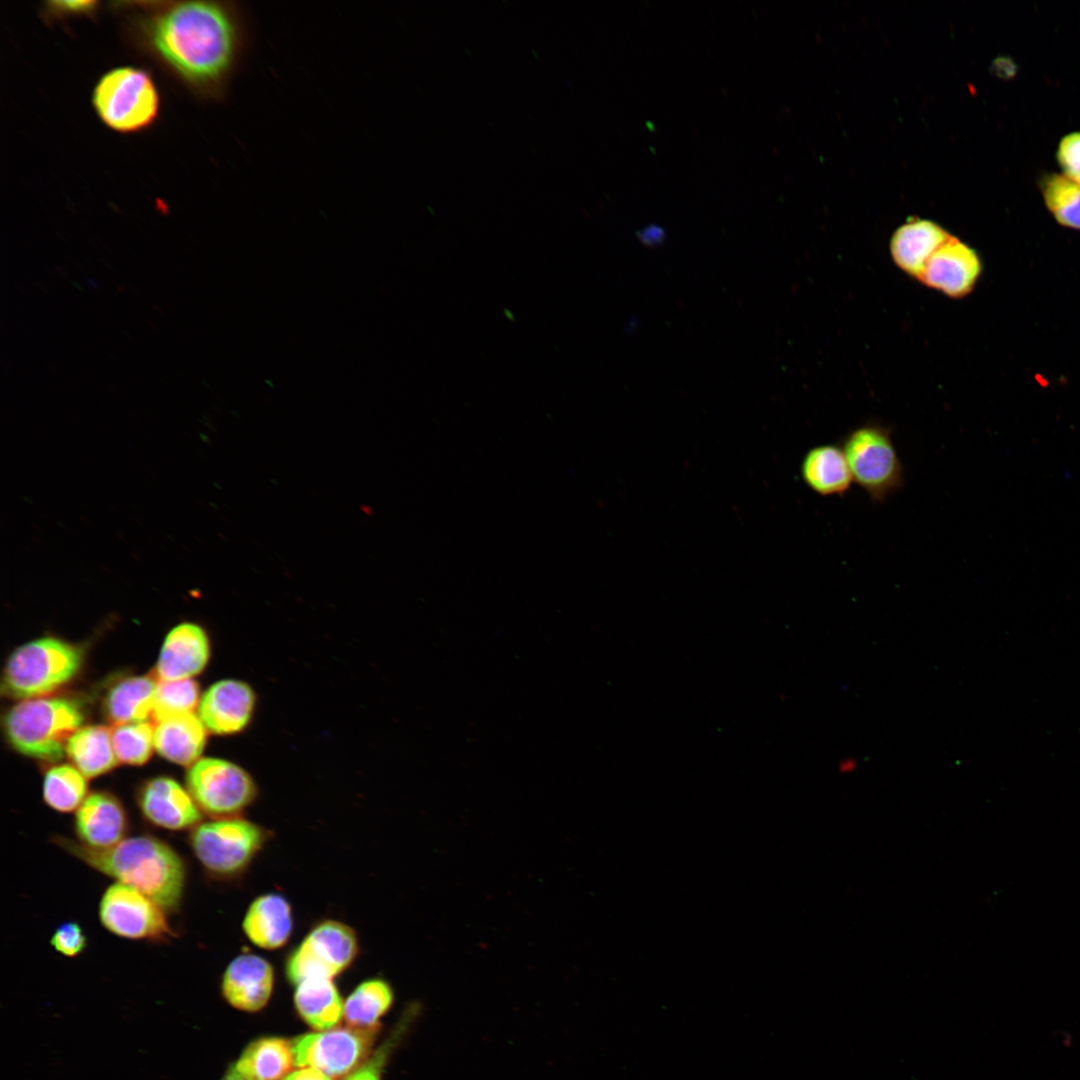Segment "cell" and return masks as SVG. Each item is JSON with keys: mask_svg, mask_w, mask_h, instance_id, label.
Listing matches in <instances>:
<instances>
[{"mask_svg": "<svg viewBox=\"0 0 1080 1080\" xmlns=\"http://www.w3.org/2000/svg\"><path fill=\"white\" fill-rule=\"evenodd\" d=\"M266 840L263 827L239 817L200 822L188 836L189 846L201 866L219 879L244 872Z\"/></svg>", "mask_w": 1080, "mask_h": 1080, "instance_id": "obj_7", "label": "cell"}, {"mask_svg": "<svg viewBox=\"0 0 1080 1080\" xmlns=\"http://www.w3.org/2000/svg\"><path fill=\"white\" fill-rule=\"evenodd\" d=\"M84 720L80 704L67 697L22 700L4 718V730L19 753L46 762L60 760Z\"/></svg>", "mask_w": 1080, "mask_h": 1080, "instance_id": "obj_3", "label": "cell"}, {"mask_svg": "<svg viewBox=\"0 0 1080 1080\" xmlns=\"http://www.w3.org/2000/svg\"><path fill=\"white\" fill-rule=\"evenodd\" d=\"M274 969L263 957L241 954L226 967L221 991L233 1007L254 1012L263 1008L271 997Z\"/></svg>", "mask_w": 1080, "mask_h": 1080, "instance_id": "obj_16", "label": "cell"}, {"mask_svg": "<svg viewBox=\"0 0 1080 1080\" xmlns=\"http://www.w3.org/2000/svg\"><path fill=\"white\" fill-rule=\"evenodd\" d=\"M125 38L194 96H226L248 43L246 16L232 1L115 2Z\"/></svg>", "mask_w": 1080, "mask_h": 1080, "instance_id": "obj_1", "label": "cell"}, {"mask_svg": "<svg viewBox=\"0 0 1080 1080\" xmlns=\"http://www.w3.org/2000/svg\"><path fill=\"white\" fill-rule=\"evenodd\" d=\"M82 651L60 639L45 637L16 649L4 669L2 689L10 698L44 697L69 682L79 671Z\"/></svg>", "mask_w": 1080, "mask_h": 1080, "instance_id": "obj_4", "label": "cell"}, {"mask_svg": "<svg viewBox=\"0 0 1080 1080\" xmlns=\"http://www.w3.org/2000/svg\"><path fill=\"white\" fill-rule=\"evenodd\" d=\"M186 787L200 811L213 819L236 817L257 794L254 780L243 768L211 757L191 765Z\"/></svg>", "mask_w": 1080, "mask_h": 1080, "instance_id": "obj_8", "label": "cell"}, {"mask_svg": "<svg viewBox=\"0 0 1080 1080\" xmlns=\"http://www.w3.org/2000/svg\"><path fill=\"white\" fill-rule=\"evenodd\" d=\"M129 819L125 807L112 793L88 794L75 812L77 841L93 849H106L126 838Z\"/></svg>", "mask_w": 1080, "mask_h": 1080, "instance_id": "obj_15", "label": "cell"}, {"mask_svg": "<svg viewBox=\"0 0 1080 1080\" xmlns=\"http://www.w3.org/2000/svg\"><path fill=\"white\" fill-rule=\"evenodd\" d=\"M199 686L190 679L160 680L157 682L152 721L177 714L193 712L200 702Z\"/></svg>", "mask_w": 1080, "mask_h": 1080, "instance_id": "obj_30", "label": "cell"}, {"mask_svg": "<svg viewBox=\"0 0 1080 1080\" xmlns=\"http://www.w3.org/2000/svg\"><path fill=\"white\" fill-rule=\"evenodd\" d=\"M242 929L255 946L276 950L283 947L293 931V914L288 900L277 893L257 897L248 907Z\"/></svg>", "mask_w": 1080, "mask_h": 1080, "instance_id": "obj_18", "label": "cell"}, {"mask_svg": "<svg viewBox=\"0 0 1080 1080\" xmlns=\"http://www.w3.org/2000/svg\"><path fill=\"white\" fill-rule=\"evenodd\" d=\"M91 101L103 124L122 134L151 127L160 110V94L151 74L133 66L104 73L93 88Z\"/></svg>", "mask_w": 1080, "mask_h": 1080, "instance_id": "obj_5", "label": "cell"}, {"mask_svg": "<svg viewBox=\"0 0 1080 1080\" xmlns=\"http://www.w3.org/2000/svg\"><path fill=\"white\" fill-rule=\"evenodd\" d=\"M255 703V693L250 685L235 679L221 680L201 696L197 715L214 734H236L251 721Z\"/></svg>", "mask_w": 1080, "mask_h": 1080, "instance_id": "obj_14", "label": "cell"}, {"mask_svg": "<svg viewBox=\"0 0 1080 1080\" xmlns=\"http://www.w3.org/2000/svg\"><path fill=\"white\" fill-rule=\"evenodd\" d=\"M640 239L647 244H655L664 237V230L658 225L651 224L638 232Z\"/></svg>", "mask_w": 1080, "mask_h": 1080, "instance_id": "obj_36", "label": "cell"}, {"mask_svg": "<svg viewBox=\"0 0 1080 1080\" xmlns=\"http://www.w3.org/2000/svg\"><path fill=\"white\" fill-rule=\"evenodd\" d=\"M154 731L149 721L115 724L111 739L117 760L130 765L147 762L154 747Z\"/></svg>", "mask_w": 1080, "mask_h": 1080, "instance_id": "obj_29", "label": "cell"}, {"mask_svg": "<svg viewBox=\"0 0 1080 1080\" xmlns=\"http://www.w3.org/2000/svg\"><path fill=\"white\" fill-rule=\"evenodd\" d=\"M51 841L94 870L138 889L167 913L180 908L187 868L181 855L165 841L137 835L106 849H93L62 835Z\"/></svg>", "mask_w": 1080, "mask_h": 1080, "instance_id": "obj_2", "label": "cell"}, {"mask_svg": "<svg viewBox=\"0 0 1080 1080\" xmlns=\"http://www.w3.org/2000/svg\"><path fill=\"white\" fill-rule=\"evenodd\" d=\"M800 473L806 486L819 496H845L853 483L840 444L817 445L804 455Z\"/></svg>", "mask_w": 1080, "mask_h": 1080, "instance_id": "obj_20", "label": "cell"}, {"mask_svg": "<svg viewBox=\"0 0 1080 1080\" xmlns=\"http://www.w3.org/2000/svg\"><path fill=\"white\" fill-rule=\"evenodd\" d=\"M157 682L151 676H132L116 683L107 693L104 708L115 724L152 719Z\"/></svg>", "mask_w": 1080, "mask_h": 1080, "instance_id": "obj_23", "label": "cell"}, {"mask_svg": "<svg viewBox=\"0 0 1080 1080\" xmlns=\"http://www.w3.org/2000/svg\"><path fill=\"white\" fill-rule=\"evenodd\" d=\"M294 1002L300 1016L316 1030L333 1029L344 1016V1003L328 978H308L296 984Z\"/></svg>", "mask_w": 1080, "mask_h": 1080, "instance_id": "obj_22", "label": "cell"}, {"mask_svg": "<svg viewBox=\"0 0 1080 1080\" xmlns=\"http://www.w3.org/2000/svg\"><path fill=\"white\" fill-rule=\"evenodd\" d=\"M1044 203L1062 226L1080 230V184L1063 174L1049 173L1040 180Z\"/></svg>", "mask_w": 1080, "mask_h": 1080, "instance_id": "obj_28", "label": "cell"}, {"mask_svg": "<svg viewBox=\"0 0 1080 1080\" xmlns=\"http://www.w3.org/2000/svg\"><path fill=\"white\" fill-rule=\"evenodd\" d=\"M210 657V643L204 629L181 623L167 634L156 664L159 680L190 679L199 674Z\"/></svg>", "mask_w": 1080, "mask_h": 1080, "instance_id": "obj_17", "label": "cell"}, {"mask_svg": "<svg viewBox=\"0 0 1080 1080\" xmlns=\"http://www.w3.org/2000/svg\"><path fill=\"white\" fill-rule=\"evenodd\" d=\"M50 945L61 955L69 958L80 955L87 946V937L77 922L60 924L50 938Z\"/></svg>", "mask_w": 1080, "mask_h": 1080, "instance_id": "obj_32", "label": "cell"}, {"mask_svg": "<svg viewBox=\"0 0 1080 1080\" xmlns=\"http://www.w3.org/2000/svg\"><path fill=\"white\" fill-rule=\"evenodd\" d=\"M941 225L927 219L911 218L899 226L890 240V253L895 264L916 280L928 259L949 237Z\"/></svg>", "mask_w": 1080, "mask_h": 1080, "instance_id": "obj_19", "label": "cell"}, {"mask_svg": "<svg viewBox=\"0 0 1080 1080\" xmlns=\"http://www.w3.org/2000/svg\"><path fill=\"white\" fill-rule=\"evenodd\" d=\"M1062 174L1080 184V131L1064 136L1056 151Z\"/></svg>", "mask_w": 1080, "mask_h": 1080, "instance_id": "obj_33", "label": "cell"}, {"mask_svg": "<svg viewBox=\"0 0 1080 1080\" xmlns=\"http://www.w3.org/2000/svg\"><path fill=\"white\" fill-rule=\"evenodd\" d=\"M393 1002V991L382 979H369L359 984L344 1003L346 1021L357 1028L375 1025Z\"/></svg>", "mask_w": 1080, "mask_h": 1080, "instance_id": "obj_26", "label": "cell"}, {"mask_svg": "<svg viewBox=\"0 0 1080 1080\" xmlns=\"http://www.w3.org/2000/svg\"><path fill=\"white\" fill-rule=\"evenodd\" d=\"M851 764H854V762H853V761H851V760H848V761H843V762H842V763L840 764V768H841V770H843V771H845V772H850V771H851V770H852V769H853V768L855 767V765H852V766H851Z\"/></svg>", "mask_w": 1080, "mask_h": 1080, "instance_id": "obj_38", "label": "cell"}, {"mask_svg": "<svg viewBox=\"0 0 1080 1080\" xmlns=\"http://www.w3.org/2000/svg\"><path fill=\"white\" fill-rule=\"evenodd\" d=\"M982 273V261L976 250L954 235L928 259L918 281L951 298L967 296Z\"/></svg>", "mask_w": 1080, "mask_h": 1080, "instance_id": "obj_12", "label": "cell"}, {"mask_svg": "<svg viewBox=\"0 0 1080 1080\" xmlns=\"http://www.w3.org/2000/svg\"><path fill=\"white\" fill-rule=\"evenodd\" d=\"M98 916L110 933L131 940L167 942L175 937L167 912L138 889L115 882L104 891Z\"/></svg>", "mask_w": 1080, "mask_h": 1080, "instance_id": "obj_10", "label": "cell"}, {"mask_svg": "<svg viewBox=\"0 0 1080 1080\" xmlns=\"http://www.w3.org/2000/svg\"><path fill=\"white\" fill-rule=\"evenodd\" d=\"M411 1015H405L391 1036L372 1055L349 1074L345 1080H381V1072L392 1049L401 1039Z\"/></svg>", "mask_w": 1080, "mask_h": 1080, "instance_id": "obj_31", "label": "cell"}, {"mask_svg": "<svg viewBox=\"0 0 1080 1080\" xmlns=\"http://www.w3.org/2000/svg\"><path fill=\"white\" fill-rule=\"evenodd\" d=\"M97 1H49L42 7V16L48 22L71 17L95 16L99 6Z\"/></svg>", "mask_w": 1080, "mask_h": 1080, "instance_id": "obj_34", "label": "cell"}, {"mask_svg": "<svg viewBox=\"0 0 1080 1080\" xmlns=\"http://www.w3.org/2000/svg\"><path fill=\"white\" fill-rule=\"evenodd\" d=\"M359 941L353 928L337 920L315 925L290 953L286 974L294 984L308 978L332 979L356 958Z\"/></svg>", "mask_w": 1080, "mask_h": 1080, "instance_id": "obj_9", "label": "cell"}, {"mask_svg": "<svg viewBox=\"0 0 1080 1080\" xmlns=\"http://www.w3.org/2000/svg\"><path fill=\"white\" fill-rule=\"evenodd\" d=\"M853 482L873 501L881 503L902 489L904 469L892 439V430L870 421L849 430L840 440Z\"/></svg>", "mask_w": 1080, "mask_h": 1080, "instance_id": "obj_6", "label": "cell"}, {"mask_svg": "<svg viewBox=\"0 0 1080 1080\" xmlns=\"http://www.w3.org/2000/svg\"><path fill=\"white\" fill-rule=\"evenodd\" d=\"M137 805L148 823L169 831L191 830L202 819L189 791L167 776L145 781L138 790Z\"/></svg>", "mask_w": 1080, "mask_h": 1080, "instance_id": "obj_13", "label": "cell"}, {"mask_svg": "<svg viewBox=\"0 0 1080 1080\" xmlns=\"http://www.w3.org/2000/svg\"><path fill=\"white\" fill-rule=\"evenodd\" d=\"M221 1080H249L239 1074L232 1066L227 1070L226 1074Z\"/></svg>", "mask_w": 1080, "mask_h": 1080, "instance_id": "obj_37", "label": "cell"}, {"mask_svg": "<svg viewBox=\"0 0 1080 1080\" xmlns=\"http://www.w3.org/2000/svg\"><path fill=\"white\" fill-rule=\"evenodd\" d=\"M292 1066L291 1043L279 1037L252 1042L232 1065L249 1080H283Z\"/></svg>", "mask_w": 1080, "mask_h": 1080, "instance_id": "obj_24", "label": "cell"}, {"mask_svg": "<svg viewBox=\"0 0 1080 1080\" xmlns=\"http://www.w3.org/2000/svg\"><path fill=\"white\" fill-rule=\"evenodd\" d=\"M66 753L87 778L107 773L117 764L111 730L102 725L78 729L69 739Z\"/></svg>", "mask_w": 1080, "mask_h": 1080, "instance_id": "obj_25", "label": "cell"}, {"mask_svg": "<svg viewBox=\"0 0 1080 1080\" xmlns=\"http://www.w3.org/2000/svg\"><path fill=\"white\" fill-rule=\"evenodd\" d=\"M86 776L74 765L61 764L47 771L43 781V799L52 809L75 811L88 796Z\"/></svg>", "mask_w": 1080, "mask_h": 1080, "instance_id": "obj_27", "label": "cell"}, {"mask_svg": "<svg viewBox=\"0 0 1080 1080\" xmlns=\"http://www.w3.org/2000/svg\"><path fill=\"white\" fill-rule=\"evenodd\" d=\"M283 1080H332L325 1073L311 1068L303 1067L290 1072Z\"/></svg>", "mask_w": 1080, "mask_h": 1080, "instance_id": "obj_35", "label": "cell"}, {"mask_svg": "<svg viewBox=\"0 0 1080 1080\" xmlns=\"http://www.w3.org/2000/svg\"><path fill=\"white\" fill-rule=\"evenodd\" d=\"M207 729L194 712L167 717L156 723L154 747L165 759L192 765L201 755L207 737Z\"/></svg>", "mask_w": 1080, "mask_h": 1080, "instance_id": "obj_21", "label": "cell"}, {"mask_svg": "<svg viewBox=\"0 0 1080 1080\" xmlns=\"http://www.w3.org/2000/svg\"><path fill=\"white\" fill-rule=\"evenodd\" d=\"M369 1042L364 1030L340 1028L305 1034L291 1043L293 1065L317 1069L331 1078L340 1077L361 1061Z\"/></svg>", "mask_w": 1080, "mask_h": 1080, "instance_id": "obj_11", "label": "cell"}]
</instances>
